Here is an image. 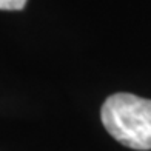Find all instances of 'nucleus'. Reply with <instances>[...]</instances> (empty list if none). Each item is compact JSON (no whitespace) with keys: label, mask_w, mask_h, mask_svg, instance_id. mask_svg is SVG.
<instances>
[{"label":"nucleus","mask_w":151,"mask_h":151,"mask_svg":"<svg viewBox=\"0 0 151 151\" xmlns=\"http://www.w3.org/2000/svg\"><path fill=\"white\" fill-rule=\"evenodd\" d=\"M106 131L122 145L133 150H151V100L129 93L113 94L100 109Z\"/></svg>","instance_id":"1"},{"label":"nucleus","mask_w":151,"mask_h":151,"mask_svg":"<svg viewBox=\"0 0 151 151\" xmlns=\"http://www.w3.org/2000/svg\"><path fill=\"white\" fill-rule=\"evenodd\" d=\"M26 5V0H0V9L3 11H19Z\"/></svg>","instance_id":"2"}]
</instances>
